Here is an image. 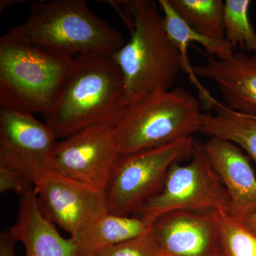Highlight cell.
Instances as JSON below:
<instances>
[{
  "instance_id": "6da1fadb",
  "label": "cell",
  "mask_w": 256,
  "mask_h": 256,
  "mask_svg": "<svg viewBox=\"0 0 256 256\" xmlns=\"http://www.w3.org/2000/svg\"><path fill=\"white\" fill-rule=\"evenodd\" d=\"M130 105L124 77L112 54L74 57L73 70L54 105L42 114L57 139L90 126H116Z\"/></svg>"
},
{
  "instance_id": "7a4b0ae2",
  "label": "cell",
  "mask_w": 256,
  "mask_h": 256,
  "mask_svg": "<svg viewBox=\"0 0 256 256\" xmlns=\"http://www.w3.org/2000/svg\"><path fill=\"white\" fill-rule=\"evenodd\" d=\"M130 38L112 54L122 73L130 104L150 92L170 89L182 70L181 55L170 38L162 12L152 0L122 1Z\"/></svg>"
},
{
  "instance_id": "3957f363",
  "label": "cell",
  "mask_w": 256,
  "mask_h": 256,
  "mask_svg": "<svg viewBox=\"0 0 256 256\" xmlns=\"http://www.w3.org/2000/svg\"><path fill=\"white\" fill-rule=\"evenodd\" d=\"M68 56L114 54L124 46L120 32L92 13L84 0L37 2L24 22L3 35Z\"/></svg>"
},
{
  "instance_id": "277c9868",
  "label": "cell",
  "mask_w": 256,
  "mask_h": 256,
  "mask_svg": "<svg viewBox=\"0 0 256 256\" xmlns=\"http://www.w3.org/2000/svg\"><path fill=\"white\" fill-rule=\"evenodd\" d=\"M74 58L0 38V107L46 114L73 70Z\"/></svg>"
},
{
  "instance_id": "5b68a950",
  "label": "cell",
  "mask_w": 256,
  "mask_h": 256,
  "mask_svg": "<svg viewBox=\"0 0 256 256\" xmlns=\"http://www.w3.org/2000/svg\"><path fill=\"white\" fill-rule=\"evenodd\" d=\"M202 114L200 100L182 88L150 92L130 104L116 126L121 156L191 138Z\"/></svg>"
},
{
  "instance_id": "8992f818",
  "label": "cell",
  "mask_w": 256,
  "mask_h": 256,
  "mask_svg": "<svg viewBox=\"0 0 256 256\" xmlns=\"http://www.w3.org/2000/svg\"><path fill=\"white\" fill-rule=\"evenodd\" d=\"M193 138H188L160 146L120 156L104 190L108 213L134 215L164 186L173 164L192 158Z\"/></svg>"
},
{
  "instance_id": "52a82bcc",
  "label": "cell",
  "mask_w": 256,
  "mask_h": 256,
  "mask_svg": "<svg viewBox=\"0 0 256 256\" xmlns=\"http://www.w3.org/2000/svg\"><path fill=\"white\" fill-rule=\"evenodd\" d=\"M180 210L230 213L228 192L208 161L203 144L196 141L191 161L186 165L173 164L161 191L132 216L152 225L160 216Z\"/></svg>"
},
{
  "instance_id": "ba28073f",
  "label": "cell",
  "mask_w": 256,
  "mask_h": 256,
  "mask_svg": "<svg viewBox=\"0 0 256 256\" xmlns=\"http://www.w3.org/2000/svg\"><path fill=\"white\" fill-rule=\"evenodd\" d=\"M120 156L116 126L98 124L58 141L48 166L104 192Z\"/></svg>"
},
{
  "instance_id": "9c48e42d",
  "label": "cell",
  "mask_w": 256,
  "mask_h": 256,
  "mask_svg": "<svg viewBox=\"0 0 256 256\" xmlns=\"http://www.w3.org/2000/svg\"><path fill=\"white\" fill-rule=\"evenodd\" d=\"M32 184L42 215L70 236L108 213L104 192L50 168L38 173Z\"/></svg>"
},
{
  "instance_id": "30bf717a",
  "label": "cell",
  "mask_w": 256,
  "mask_h": 256,
  "mask_svg": "<svg viewBox=\"0 0 256 256\" xmlns=\"http://www.w3.org/2000/svg\"><path fill=\"white\" fill-rule=\"evenodd\" d=\"M58 142L52 129L31 112L0 107V164L30 182L37 172L50 168Z\"/></svg>"
},
{
  "instance_id": "8fae6325",
  "label": "cell",
  "mask_w": 256,
  "mask_h": 256,
  "mask_svg": "<svg viewBox=\"0 0 256 256\" xmlns=\"http://www.w3.org/2000/svg\"><path fill=\"white\" fill-rule=\"evenodd\" d=\"M151 232L161 256H224L212 212H168L152 222Z\"/></svg>"
},
{
  "instance_id": "7c38bea8",
  "label": "cell",
  "mask_w": 256,
  "mask_h": 256,
  "mask_svg": "<svg viewBox=\"0 0 256 256\" xmlns=\"http://www.w3.org/2000/svg\"><path fill=\"white\" fill-rule=\"evenodd\" d=\"M207 158L228 192L230 214L240 220L256 210V176L242 148L220 138L203 144Z\"/></svg>"
},
{
  "instance_id": "4fadbf2b",
  "label": "cell",
  "mask_w": 256,
  "mask_h": 256,
  "mask_svg": "<svg viewBox=\"0 0 256 256\" xmlns=\"http://www.w3.org/2000/svg\"><path fill=\"white\" fill-rule=\"evenodd\" d=\"M207 60L193 66L195 75L215 82L229 109L256 119V54L234 52L223 60L207 55Z\"/></svg>"
},
{
  "instance_id": "5bb4252c",
  "label": "cell",
  "mask_w": 256,
  "mask_h": 256,
  "mask_svg": "<svg viewBox=\"0 0 256 256\" xmlns=\"http://www.w3.org/2000/svg\"><path fill=\"white\" fill-rule=\"evenodd\" d=\"M8 232L23 244L24 256H76L72 238L42 215L34 188L20 196L18 220Z\"/></svg>"
},
{
  "instance_id": "9a60e30c",
  "label": "cell",
  "mask_w": 256,
  "mask_h": 256,
  "mask_svg": "<svg viewBox=\"0 0 256 256\" xmlns=\"http://www.w3.org/2000/svg\"><path fill=\"white\" fill-rule=\"evenodd\" d=\"M150 229V224L136 216L107 213L70 238L76 256H92L101 249L141 236Z\"/></svg>"
},
{
  "instance_id": "2e32d148",
  "label": "cell",
  "mask_w": 256,
  "mask_h": 256,
  "mask_svg": "<svg viewBox=\"0 0 256 256\" xmlns=\"http://www.w3.org/2000/svg\"><path fill=\"white\" fill-rule=\"evenodd\" d=\"M212 108L215 114L202 112L200 132L234 143L256 164V119L230 110L218 100Z\"/></svg>"
},
{
  "instance_id": "e0dca14e",
  "label": "cell",
  "mask_w": 256,
  "mask_h": 256,
  "mask_svg": "<svg viewBox=\"0 0 256 256\" xmlns=\"http://www.w3.org/2000/svg\"><path fill=\"white\" fill-rule=\"evenodd\" d=\"M190 28L212 40H225L224 5L222 0H169Z\"/></svg>"
},
{
  "instance_id": "ac0fdd59",
  "label": "cell",
  "mask_w": 256,
  "mask_h": 256,
  "mask_svg": "<svg viewBox=\"0 0 256 256\" xmlns=\"http://www.w3.org/2000/svg\"><path fill=\"white\" fill-rule=\"evenodd\" d=\"M224 2L225 40L234 50L238 46L256 54V31L249 18L252 2L226 0Z\"/></svg>"
},
{
  "instance_id": "d6986e66",
  "label": "cell",
  "mask_w": 256,
  "mask_h": 256,
  "mask_svg": "<svg viewBox=\"0 0 256 256\" xmlns=\"http://www.w3.org/2000/svg\"><path fill=\"white\" fill-rule=\"evenodd\" d=\"M218 230L224 256H256V236L228 212H212Z\"/></svg>"
},
{
  "instance_id": "ffe728a7",
  "label": "cell",
  "mask_w": 256,
  "mask_h": 256,
  "mask_svg": "<svg viewBox=\"0 0 256 256\" xmlns=\"http://www.w3.org/2000/svg\"><path fill=\"white\" fill-rule=\"evenodd\" d=\"M160 10L164 16L165 28L166 32H176L182 34L190 43L196 42L204 47L208 56L214 58H229L234 54V48L226 40L218 41L212 40L202 35L190 28L184 21L178 16V13L170 4L169 0H158Z\"/></svg>"
},
{
  "instance_id": "44dd1931",
  "label": "cell",
  "mask_w": 256,
  "mask_h": 256,
  "mask_svg": "<svg viewBox=\"0 0 256 256\" xmlns=\"http://www.w3.org/2000/svg\"><path fill=\"white\" fill-rule=\"evenodd\" d=\"M92 256H161L151 229L148 233L138 238L105 248Z\"/></svg>"
},
{
  "instance_id": "7402d4cb",
  "label": "cell",
  "mask_w": 256,
  "mask_h": 256,
  "mask_svg": "<svg viewBox=\"0 0 256 256\" xmlns=\"http://www.w3.org/2000/svg\"><path fill=\"white\" fill-rule=\"evenodd\" d=\"M33 188V184L22 175L0 164V193L12 192L22 196Z\"/></svg>"
},
{
  "instance_id": "603a6c76",
  "label": "cell",
  "mask_w": 256,
  "mask_h": 256,
  "mask_svg": "<svg viewBox=\"0 0 256 256\" xmlns=\"http://www.w3.org/2000/svg\"><path fill=\"white\" fill-rule=\"evenodd\" d=\"M18 242L9 232L0 234V256H16L15 247Z\"/></svg>"
},
{
  "instance_id": "cb8c5ba5",
  "label": "cell",
  "mask_w": 256,
  "mask_h": 256,
  "mask_svg": "<svg viewBox=\"0 0 256 256\" xmlns=\"http://www.w3.org/2000/svg\"><path fill=\"white\" fill-rule=\"evenodd\" d=\"M248 230H250L256 236V210L252 214L247 216L245 218L239 220Z\"/></svg>"
},
{
  "instance_id": "d4e9b609",
  "label": "cell",
  "mask_w": 256,
  "mask_h": 256,
  "mask_svg": "<svg viewBox=\"0 0 256 256\" xmlns=\"http://www.w3.org/2000/svg\"><path fill=\"white\" fill-rule=\"evenodd\" d=\"M22 0H1L0 1V12H2L4 10L12 5L21 4Z\"/></svg>"
}]
</instances>
